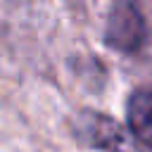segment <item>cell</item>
I'll list each match as a JSON object with an SVG mask.
<instances>
[{
	"label": "cell",
	"mask_w": 152,
	"mask_h": 152,
	"mask_svg": "<svg viewBox=\"0 0 152 152\" xmlns=\"http://www.w3.org/2000/svg\"><path fill=\"white\" fill-rule=\"evenodd\" d=\"M104 43L112 50H119L126 55L138 52L147 43V21L133 0L114 2L107 19V28H104Z\"/></svg>",
	"instance_id": "6da1fadb"
},
{
	"label": "cell",
	"mask_w": 152,
	"mask_h": 152,
	"mask_svg": "<svg viewBox=\"0 0 152 152\" xmlns=\"http://www.w3.org/2000/svg\"><path fill=\"white\" fill-rule=\"evenodd\" d=\"M76 131L83 142L102 152H140L135 135L121 128L112 116L97 112H83L76 121Z\"/></svg>",
	"instance_id": "7a4b0ae2"
},
{
	"label": "cell",
	"mask_w": 152,
	"mask_h": 152,
	"mask_svg": "<svg viewBox=\"0 0 152 152\" xmlns=\"http://www.w3.org/2000/svg\"><path fill=\"white\" fill-rule=\"evenodd\" d=\"M126 119L135 140L152 147V86L131 93L126 104Z\"/></svg>",
	"instance_id": "3957f363"
}]
</instances>
